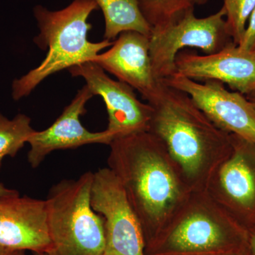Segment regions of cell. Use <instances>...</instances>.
I'll list each match as a JSON object with an SVG mask.
<instances>
[{"mask_svg": "<svg viewBox=\"0 0 255 255\" xmlns=\"http://www.w3.org/2000/svg\"><path fill=\"white\" fill-rule=\"evenodd\" d=\"M110 145L109 168L138 220L145 247L192 191L164 144L152 132L119 137Z\"/></svg>", "mask_w": 255, "mask_h": 255, "instance_id": "cell-1", "label": "cell"}, {"mask_svg": "<svg viewBox=\"0 0 255 255\" xmlns=\"http://www.w3.org/2000/svg\"><path fill=\"white\" fill-rule=\"evenodd\" d=\"M149 105L148 131L164 144L189 189L206 191L215 171L231 154V134L216 127L189 95L164 83L160 96Z\"/></svg>", "mask_w": 255, "mask_h": 255, "instance_id": "cell-2", "label": "cell"}, {"mask_svg": "<svg viewBox=\"0 0 255 255\" xmlns=\"http://www.w3.org/2000/svg\"><path fill=\"white\" fill-rule=\"evenodd\" d=\"M100 9L95 0H73L63 9L50 11L42 5L33 8L39 34L33 41L41 49H48L46 58L12 84V97L18 101L27 97L45 79L65 69L93 61L102 50L113 45L104 40L89 41L92 25L89 16Z\"/></svg>", "mask_w": 255, "mask_h": 255, "instance_id": "cell-3", "label": "cell"}, {"mask_svg": "<svg viewBox=\"0 0 255 255\" xmlns=\"http://www.w3.org/2000/svg\"><path fill=\"white\" fill-rule=\"evenodd\" d=\"M249 232L206 191H192L157 236L145 255H177L232 251L248 247Z\"/></svg>", "mask_w": 255, "mask_h": 255, "instance_id": "cell-4", "label": "cell"}, {"mask_svg": "<svg viewBox=\"0 0 255 255\" xmlns=\"http://www.w3.org/2000/svg\"><path fill=\"white\" fill-rule=\"evenodd\" d=\"M94 173L62 180L46 200L48 230L57 255H102L106 246L105 219L91 205Z\"/></svg>", "mask_w": 255, "mask_h": 255, "instance_id": "cell-5", "label": "cell"}, {"mask_svg": "<svg viewBox=\"0 0 255 255\" xmlns=\"http://www.w3.org/2000/svg\"><path fill=\"white\" fill-rule=\"evenodd\" d=\"M233 43L226 23V11L197 18L194 7L163 27L152 28L150 54L155 78L162 82L177 73L176 57L186 48H196L212 54Z\"/></svg>", "mask_w": 255, "mask_h": 255, "instance_id": "cell-6", "label": "cell"}, {"mask_svg": "<svg viewBox=\"0 0 255 255\" xmlns=\"http://www.w3.org/2000/svg\"><path fill=\"white\" fill-rule=\"evenodd\" d=\"M232 150L206 191L247 231L255 229V142L231 134Z\"/></svg>", "mask_w": 255, "mask_h": 255, "instance_id": "cell-7", "label": "cell"}, {"mask_svg": "<svg viewBox=\"0 0 255 255\" xmlns=\"http://www.w3.org/2000/svg\"><path fill=\"white\" fill-rule=\"evenodd\" d=\"M91 205L105 219L106 246L102 255H145L140 223L122 184L109 167L94 173Z\"/></svg>", "mask_w": 255, "mask_h": 255, "instance_id": "cell-8", "label": "cell"}, {"mask_svg": "<svg viewBox=\"0 0 255 255\" xmlns=\"http://www.w3.org/2000/svg\"><path fill=\"white\" fill-rule=\"evenodd\" d=\"M162 82L189 95L221 130L255 142V111L246 95L216 80L197 82L178 73Z\"/></svg>", "mask_w": 255, "mask_h": 255, "instance_id": "cell-9", "label": "cell"}, {"mask_svg": "<svg viewBox=\"0 0 255 255\" xmlns=\"http://www.w3.org/2000/svg\"><path fill=\"white\" fill-rule=\"evenodd\" d=\"M73 77H81L94 96L103 99L107 113V130L114 140L137 132L148 131L152 107L142 103L133 89L110 78L95 62H87L68 69Z\"/></svg>", "mask_w": 255, "mask_h": 255, "instance_id": "cell-10", "label": "cell"}, {"mask_svg": "<svg viewBox=\"0 0 255 255\" xmlns=\"http://www.w3.org/2000/svg\"><path fill=\"white\" fill-rule=\"evenodd\" d=\"M92 62L137 90L148 104L155 102L163 90V82L155 78L152 69L150 36L138 32L121 33L110 49Z\"/></svg>", "mask_w": 255, "mask_h": 255, "instance_id": "cell-11", "label": "cell"}, {"mask_svg": "<svg viewBox=\"0 0 255 255\" xmlns=\"http://www.w3.org/2000/svg\"><path fill=\"white\" fill-rule=\"evenodd\" d=\"M177 73L197 82L216 80L246 95L255 89V50L231 43L212 54L183 50L175 59Z\"/></svg>", "mask_w": 255, "mask_h": 255, "instance_id": "cell-12", "label": "cell"}, {"mask_svg": "<svg viewBox=\"0 0 255 255\" xmlns=\"http://www.w3.org/2000/svg\"><path fill=\"white\" fill-rule=\"evenodd\" d=\"M0 247L36 254L54 251L46 200L19 194L0 198Z\"/></svg>", "mask_w": 255, "mask_h": 255, "instance_id": "cell-13", "label": "cell"}, {"mask_svg": "<svg viewBox=\"0 0 255 255\" xmlns=\"http://www.w3.org/2000/svg\"><path fill=\"white\" fill-rule=\"evenodd\" d=\"M93 95L85 85L79 90L71 103L48 128L35 130L28 140V162L33 168L38 167L46 156L55 150L77 148L88 144L110 145L113 137L107 130L91 132L82 126L80 117L87 112V102Z\"/></svg>", "mask_w": 255, "mask_h": 255, "instance_id": "cell-14", "label": "cell"}, {"mask_svg": "<svg viewBox=\"0 0 255 255\" xmlns=\"http://www.w3.org/2000/svg\"><path fill=\"white\" fill-rule=\"evenodd\" d=\"M95 1L105 16V40L112 41L127 31L150 36L152 27L142 14L137 0Z\"/></svg>", "mask_w": 255, "mask_h": 255, "instance_id": "cell-15", "label": "cell"}, {"mask_svg": "<svg viewBox=\"0 0 255 255\" xmlns=\"http://www.w3.org/2000/svg\"><path fill=\"white\" fill-rule=\"evenodd\" d=\"M34 131L27 116L19 114L9 119L0 113V169L3 159L14 157Z\"/></svg>", "mask_w": 255, "mask_h": 255, "instance_id": "cell-16", "label": "cell"}, {"mask_svg": "<svg viewBox=\"0 0 255 255\" xmlns=\"http://www.w3.org/2000/svg\"><path fill=\"white\" fill-rule=\"evenodd\" d=\"M142 14L152 28H159L194 7L191 0H137Z\"/></svg>", "mask_w": 255, "mask_h": 255, "instance_id": "cell-17", "label": "cell"}, {"mask_svg": "<svg viewBox=\"0 0 255 255\" xmlns=\"http://www.w3.org/2000/svg\"><path fill=\"white\" fill-rule=\"evenodd\" d=\"M226 11V27L233 43L239 46L244 36L247 23L255 6V0H223Z\"/></svg>", "mask_w": 255, "mask_h": 255, "instance_id": "cell-18", "label": "cell"}, {"mask_svg": "<svg viewBox=\"0 0 255 255\" xmlns=\"http://www.w3.org/2000/svg\"><path fill=\"white\" fill-rule=\"evenodd\" d=\"M240 47L248 50H255V6L247 25L246 32Z\"/></svg>", "mask_w": 255, "mask_h": 255, "instance_id": "cell-19", "label": "cell"}, {"mask_svg": "<svg viewBox=\"0 0 255 255\" xmlns=\"http://www.w3.org/2000/svg\"><path fill=\"white\" fill-rule=\"evenodd\" d=\"M177 255H250V253L249 251H248V247H247V248L232 250V251L209 252V253Z\"/></svg>", "mask_w": 255, "mask_h": 255, "instance_id": "cell-20", "label": "cell"}, {"mask_svg": "<svg viewBox=\"0 0 255 255\" xmlns=\"http://www.w3.org/2000/svg\"><path fill=\"white\" fill-rule=\"evenodd\" d=\"M248 251H249L250 255H255V229L249 231Z\"/></svg>", "mask_w": 255, "mask_h": 255, "instance_id": "cell-21", "label": "cell"}, {"mask_svg": "<svg viewBox=\"0 0 255 255\" xmlns=\"http://www.w3.org/2000/svg\"><path fill=\"white\" fill-rule=\"evenodd\" d=\"M17 194H19L17 191L7 189L2 184H0V198L17 195Z\"/></svg>", "mask_w": 255, "mask_h": 255, "instance_id": "cell-22", "label": "cell"}, {"mask_svg": "<svg viewBox=\"0 0 255 255\" xmlns=\"http://www.w3.org/2000/svg\"><path fill=\"white\" fill-rule=\"evenodd\" d=\"M246 97L248 101L251 102V105H253V108H254L255 111V89L251 92H250L249 94L246 95Z\"/></svg>", "mask_w": 255, "mask_h": 255, "instance_id": "cell-23", "label": "cell"}, {"mask_svg": "<svg viewBox=\"0 0 255 255\" xmlns=\"http://www.w3.org/2000/svg\"><path fill=\"white\" fill-rule=\"evenodd\" d=\"M13 252L0 247V255H12Z\"/></svg>", "mask_w": 255, "mask_h": 255, "instance_id": "cell-24", "label": "cell"}, {"mask_svg": "<svg viewBox=\"0 0 255 255\" xmlns=\"http://www.w3.org/2000/svg\"><path fill=\"white\" fill-rule=\"evenodd\" d=\"M209 1V0H191V1H192L193 4L194 5H204L206 4Z\"/></svg>", "mask_w": 255, "mask_h": 255, "instance_id": "cell-25", "label": "cell"}, {"mask_svg": "<svg viewBox=\"0 0 255 255\" xmlns=\"http://www.w3.org/2000/svg\"><path fill=\"white\" fill-rule=\"evenodd\" d=\"M12 255H27L25 253V251H16L13 252ZM36 255V254H35Z\"/></svg>", "mask_w": 255, "mask_h": 255, "instance_id": "cell-26", "label": "cell"}, {"mask_svg": "<svg viewBox=\"0 0 255 255\" xmlns=\"http://www.w3.org/2000/svg\"><path fill=\"white\" fill-rule=\"evenodd\" d=\"M36 255H57L55 254L54 251L48 252V253H40V254H36Z\"/></svg>", "mask_w": 255, "mask_h": 255, "instance_id": "cell-27", "label": "cell"}]
</instances>
